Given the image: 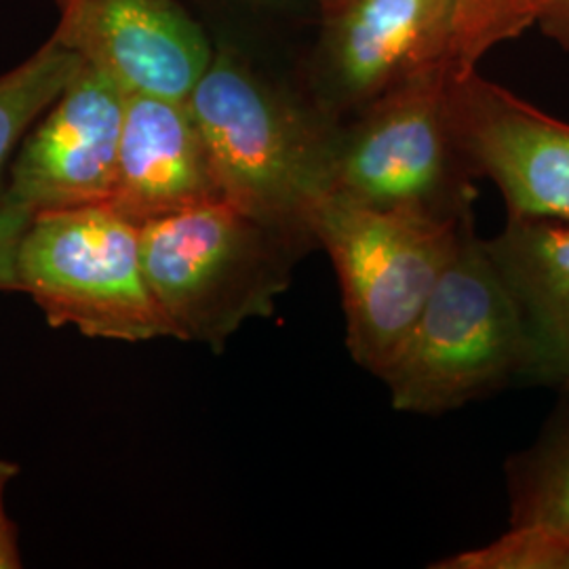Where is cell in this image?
<instances>
[{
    "instance_id": "14",
    "label": "cell",
    "mask_w": 569,
    "mask_h": 569,
    "mask_svg": "<svg viewBox=\"0 0 569 569\" xmlns=\"http://www.w3.org/2000/svg\"><path fill=\"white\" fill-rule=\"evenodd\" d=\"M510 523H538L569 536V413L507 467Z\"/></svg>"
},
{
    "instance_id": "12",
    "label": "cell",
    "mask_w": 569,
    "mask_h": 569,
    "mask_svg": "<svg viewBox=\"0 0 569 569\" xmlns=\"http://www.w3.org/2000/svg\"><path fill=\"white\" fill-rule=\"evenodd\" d=\"M521 310L531 342V380H569V220L509 218L486 241Z\"/></svg>"
},
{
    "instance_id": "21",
    "label": "cell",
    "mask_w": 569,
    "mask_h": 569,
    "mask_svg": "<svg viewBox=\"0 0 569 569\" xmlns=\"http://www.w3.org/2000/svg\"><path fill=\"white\" fill-rule=\"evenodd\" d=\"M566 388H568V390H569V380H568V382H566Z\"/></svg>"
},
{
    "instance_id": "1",
    "label": "cell",
    "mask_w": 569,
    "mask_h": 569,
    "mask_svg": "<svg viewBox=\"0 0 569 569\" xmlns=\"http://www.w3.org/2000/svg\"><path fill=\"white\" fill-rule=\"evenodd\" d=\"M186 103L226 201L317 247L310 218L331 190L338 129L230 51L213 53Z\"/></svg>"
},
{
    "instance_id": "7",
    "label": "cell",
    "mask_w": 569,
    "mask_h": 569,
    "mask_svg": "<svg viewBox=\"0 0 569 569\" xmlns=\"http://www.w3.org/2000/svg\"><path fill=\"white\" fill-rule=\"evenodd\" d=\"M453 142L472 176L496 183L509 218L569 220V124L483 79L477 68L449 84Z\"/></svg>"
},
{
    "instance_id": "10",
    "label": "cell",
    "mask_w": 569,
    "mask_h": 569,
    "mask_svg": "<svg viewBox=\"0 0 569 569\" xmlns=\"http://www.w3.org/2000/svg\"><path fill=\"white\" fill-rule=\"evenodd\" d=\"M53 34L127 93L186 102L213 51L173 0H58Z\"/></svg>"
},
{
    "instance_id": "5",
    "label": "cell",
    "mask_w": 569,
    "mask_h": 569,
    "mask_svg": "<svg viewBox=\"0 0 569 569\" xmlns=\"http://www.w3.org/2000/svg\"><path fill=\"white\" fill-rule=\"evenodd\" d=\"M18 279L51 327L133 345L171 338L143 272L140 224L110 204L32 213Z\"/></svg>"
},
{
    "instance_id": "17",
    "label": "cell",
    "mask_w": 569,
    "mask_h": 569,
    "mask_svg": "<svg viewBox=\"0 0 569 569\" xmlns=\"http://www.w3.org/2000/svg\"><path fill=\"white\" fill-rule=\"evenodd\" d=\"M32 213L0 199V293H18V249Z\"/></svg>"
},
{
    "instance_id": "18",
    "label": "cell",
    "mask_w": 569,
    "mask_h": 569,
    "mask_svg": "<svg viewBox=\"0 0 569 569\" xmlns=\"http://www.w3.org/2000/svg\"><path fill=\"white\" fill-rule=\"evenodd\" d=\"M18 475L20 465L0 456V569H20L23 566L18 526L7 509V491Z\"/></svg>"
},
{
    "instance_id": "11",
    "label": "cell",
    "mask_w": 569,
    "mask_h": 569,
    "mask_svg": "<svg viewBox=\"0 0 569 569\" xmlns=\"http://www.w3.org/2000/svg\"><path fill=\"white\" fill-rule=\"evenodd\" d=\"M222 199V188L188 103L127 93L108 204L142 226Z\"/></svg>"
},
{
    "instance_id": "4",
    "label": "cell",
    "mask_w": 569,
    "mask_h": 569,
    "mask_svg": "<svg viewBox=\"0 0 569 569\" xmlns=\"http://www.w3.org/2000/svg\"><path fill=\"white\" fill-rule=\"evenodd\" d=\"M470 226L472 218L443 220L409 209H380L331 192L317 204L310 230L336 268L346 346L355 363L380 378Z\"/></svg>"
},
{
    "instance_id": "8",
    "label": "cell",
    "mask_w": 569,
    "mask_h": 569,
    "mask_svg": "<svg viewBox=\"0 0 569 569\" xmlns=\"http://www.w3.org/2000/svg\"><path fill=\"white\" fill-rule=\"evenodd\" d=\"M127 91L82 60L13 154L2 197L37 213L108 204L121 142Z\"/></svg>"
},
{
    "instance_id": "22",
    "label": "cell",
    "mask_w": 569,
    "mask_h": 569,
    "mask_svg": "<svg viewBox=\"0 0 569 569\" xmlns=\"http://www.w3.org/2000/svg\"><path fill=\"white\" fill-rule=\"evenodd\" d=\"M526 2H528V0H526Z\"/></svg>"
},
{
    "instance_id": "15",
    "label": "cell",
    "mask_w": 569,
    "mask_h": 569,
    "mask_svg": "<svg viewBox=\"0 0 569 569\" xmlns=\"http://www.w3.org/2000/svg\"><path fill=\"white\" fill-rule=\"evenodd\" d=\"M437 569H569V536L528 523L512 526L496 542L451 555Z\"/></svg>"
},
{
    "instance_id": "3",
    "label": "cell",
    "mask_w": 569,
    "mask_h": 569,
    "mask_svg": "<svg viewBox=\"0 0 569 569\" xmlns=\"http://www.w3.org/2000/svg\"><path fill=\"white\" fill-rule=\"evenodd\" d=\"M515 378H531L528 327L486 241L470 226L380 380L395 409L437 416Z\"/></svg>"
},
{
    "instance_id": "20",
    "label": "cell",
    "mask_w": 569,
    "mask_h": 569,
    "mask_svg": "<svg viewBox=\"0 0 569 569\" xmlns=\"http://www.w3.org/2000/svg\"><path fill=\"white\" fill-rule=\"evenodd\" d=\"M327 2H329V4H331V9H336V7H338V4H342V2H345V0H327Z\"/></svg>"
},
{
    "instance_id": "16",
    "label": "cell",
    "mask_w": 569,
    "mask_h": 569,
    "mask_svg": "<svg viewBox=\"0 0 569 569\" xmlns=\"http://www.w3.org/2000/svg\"><path fill=\"white\" fill-rule=\"evenodd\" d=\"M458 4L479 60L496 44L517 39L533 26L526 0H458Z\"/></svg>"
},
{
    "instance_id": "2",
    "label": "cell",
    "mask_w": 569,
    "mask_h": 569,
    "mask_svg": "<svg viewBox=\"0 0 569 569\" xmlns=\"http://www.w3.org/2000/svg\"><path fill=\"white\" fill-rule=\"evenodd\" d=\"M143 272L171 338L220 352L274 312L296 262L315 244L222 201L140 226Z\"/></svg>"
},
{
    "instance_id": "13",
    "label": "cell",
    "mask_w": 569,
    "mask_h": 569,
    "mask_svg": "<svg viewBox=\"0 0 569 569\" xmlns=\"http://www.w3.org/2000/svg\"><path fill=\"white\" fill-rule=\"evenodd\" d=\"M82 58L51 37L13 70L0 74V199L21 140L81 68Z\"/></svg>"
},
{
    "instance_id": "6",
    "label": "cell",
    "mask_w": 569,
    "mask_h": 569,
    "mask_svg": "<svg viewBox=\"0 0 569 569\" xmlns=\"http://www.w3.org/2000/svg\"><path fill=\"white\" fill-rule=\"evenodd\" d=\"M460 70L430 68L367 103L359 121L338 131L329 192L380 209L470 220L475 176L449 122V84Z\"/></svg>"
},
{
    "instance_id": "9",
    "label": "cell",
    "mask_w": 569,
    "mask_h": 569,
    "mask_svg": "<svg viewBox=\"0 0 569 569\" xmlns=\"http://www.w3.org/2000/svg\"><path fill=\"white\" fill-rule=\"evenodd\" d=\"M333 11L329 68L345 106H367L437 66L479 61L458 0H345Z\"/></svg>"
},
{
    "instance_id": "19",
    "label": "cell",
    "mask_w": 569,
    "mask_h": 569,
    "mask_svg": "<svg viewBox=\"0 0 569 569\" xmlns=\"http://www.w3.org/2000/svg\"><path fill=\"white\" fill-rule=\"evenodd\" d=\"M533 26L569 51V0H528Z\"/></svg>"
}]
</instances>
